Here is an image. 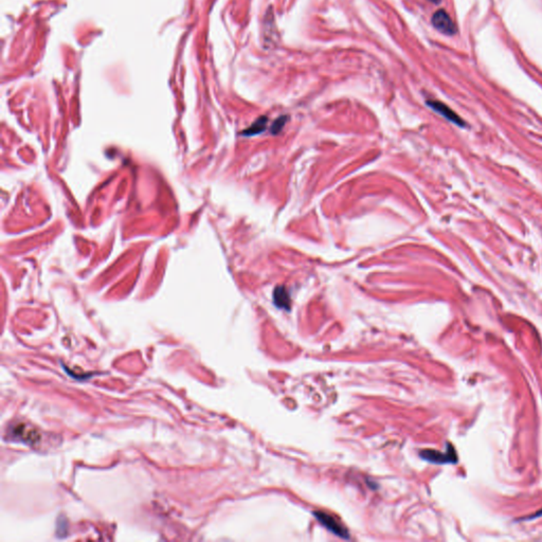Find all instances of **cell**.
I'll list each match as a JSON object with an SVG mask.
<instances>
[{"instance_id":"6","label":"cell","mask_w":542,"mask_h":542,"mask_svg":"<svg viewBox=\"0 0 542 542\" xmlns=\"http://www.w3.org/2000/svg\"><path fill=\"white\" fill-rule=\"evenodd\" d=\"M267 123H268V118L267 117H260L259 119L256 120V121L253 122V124L247 128V130L244 131L243 135L244 136H255V135H259V134H262L266 131V128H267Z\"/></svg>"},{"instance_id":"8","label":"cell","mask_w":542,"mask_h":542,"mask_svg":"<svg viewBox=\"0 0 542 542\" xmlns=\"http://www.w3.org/2000/svg\"><path fill=\"white\" fill-rule=\"evenodd\" d=\"M429 1H431V2H433V3H440V2H441V0H429Z\"/></svg>"},{"instance_id":"5","label":"cell","mask_w":542,"mask_h":542,"mask_svg":"<svg viewBox=\"0 0 542 542\" xmlns=\"http://www.w3.org/2000/svg\"><path fill=\"white\" fill-rule=\"evenodd\" d=\"M273 301L274 304L280 308H284L289 311L290 308V298L286 288L284 286H278L273 291Z\"/></svg>"},{"instance_id":"3","label":"cell","mask_w":542,"mask_h":542,"mask_svg":"<svg viewBox=\"0 0 542 542\" xmlns=\"http://www.w3.org/2000/svg\"><path fill=\"white\" fill-rule=\"evenodd\" d=\"M427 105L430 108H432L434 111H436V113L440 114L441 116H443L444 118H446L448 121L452 122L453 124L461 127L465 126V122L463 121V119L459 115L455 114L450 107L444 104V103L440 101H427Z\"/></svg>"},{"instance_id":"1","label":"cell","mask_w":542,"mask_h":542,"mask_svg":"<svg viewBox=\"0 0 542 542\" xmlns=\"http://www.w3.org/2000/svg\"><path fill=\"white\" fill-rule=\"evenodd\" d=\"M431 21H432L433 27L437 31L445 34V35L452 36V35H455L458 32L457 25H455V23L451 19L449 14L445 10H442V8L433 14Z\"/></svg>"},{"instance_id":"4","label":"cell","mask_w":542,"mask_h":542,"mask_svg":"<svg viewBox=\"0 0 542 542\" xmlns=\"http://www.w3.org/2000/svg\"><path fill=\"white\" fill-rule=\"evenodd\" d=\"M315 516L317 517V519L319 520L326 529H328L331 532H333L335 535H337V536H339L341 538H349L348 532L344 530L336 520H335L334 518H332L331 516L326 515L325 513H321V512H316Z\"/></svg>"},{"instance_id":"2","label":"cell","mask_w":542,"mask_h":542,"mask_svg":"<svg viewBox=\"0 0 542 542\" xmlns=\"http://www.w3.org/2000/svg\"><path fill=\"white\" fill-rule=\"evenodd\" d=\"M420 457L426 461H429L434 464H447V463H457L458 455L452 445L448 444V449L446 453L435 451V450H424L420 452Z\"/></svg>"},{"instance_id":"7","label":"cell","mask_w":542,"mask_h":542,"mask_svg":"<svg viewBox=\"0 0 542 542\" xmlns=\"http://www.w3.org/2000/svg\"><path fill=\"white\" fill-rule=\"evenodd\" d=\"M286 121H287V117H285V116L280 117L279 119L275 120L274 123L272 124V126H271V128H270L271 133H272L273 135H274V134H279V133L283 130V127H284V125H285Z\"/></svg>"}]
</instances>
